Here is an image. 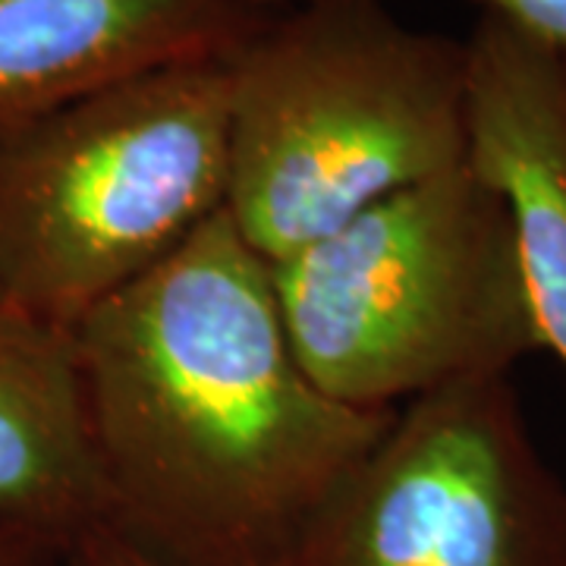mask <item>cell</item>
I'll return each mask as SVG.
<instances>
[{
    "instance_id": "cell-8",
    "label": "cell",
    "mask_w": 566,
    "mask_h": 566,
    "mask_svg": "<svg viewBox=\"0 0 566 566\" xmlns=\"http://www.w3.org/2000/svg\"><path fill=\"white\" fill-rule=\"evenodd\" d=\"M0 520L70 545L104 523L66 327L0 300Z\"/></svg>"
},
{
    "instance_id": "cell-4",
    "label": "cell",
    "mask_w": 566,
    "mask_h": 566,
    "mask_svg": "<svg viewBox=\"0 0 566 566\" xmlns=\"http://www.w3.org/2000/svg\"><path fill=\"white\" fill-rule=\"evenodd\" d=\"M227 54L0 129V300L73 327L227 205Z\"/></svg>"
},
{
    "instance_id": "cell-3",
    "label": "cell",
    "mask_w": 566,
    "mask_h": 566,
    "mask_svg": "<svg viewBox=\"0 0 566 566\" xmlns=\"http://www.w3.org/2000/svg\"><path fill=\"white\" fill-rule=\"evenodd\" d=\"M308 378L356 409H400L538 353L504 199L469 161L406 186L271 262Z\"/></svg>"
},
{
    "instance_id": "cell-12",
    "label": "cell",
    "mask_w": 566,
    "mask_h": 566,
    "mask_svg": "<svg viewBox=\"0 0 566 566\" xmlns=\"http://www.w3.org/2000/svg\"><path fill=\"white\" fill-rule=\"evenodd\" d=\"M268 3H274V7H281V3H290V0H268Z\"/></svg>"
},
{
    "instance_id": "cell-2",
    "label": "cell",
    "mask_w": 566,
    "mask_h": 566,
    "mask_svg": "<svg viewBox=\"0 0 566 566\" xmlns=\"http://www.w3.org/2000/svg\"><path fill=\"white\" fill-rule=\"evenodd\" d=\"M227 205L268 262L463 167L465 41L385 0H290L227 51Z\"/></svg>"
},
{
    "instance_id": "cell-5",
    "label": "cell",
    "mask_w": 566,
    "mask_h": 566,
    "mask_svg": "<svg viewBox=\"0 0 566 566\" xmlns=\"http://www.w3.org/2000/svg\"><path fill=\"white\" fill-rule=\"evenodd\" d=\"M277 566H566V485L510 375L400 406Z\"/></svg>"
},
{
    "instance_id": "cell-10",
    "label": "cell",
    "mask_w": 566,
    "mask_h": 566,
    "mask_svg": "<svg viewBox=\"0 0 566 566\" xmlns=\"http://www.w3.org/2000/svg\"><path fill=\"white\" fill-rule=\"evenodd\" d=\"M57 566H174L148 547L123 535L120 528L95 523L63 547Z\"/></svg>"
},
{
    "instance_id": "cell-11",
    "label": "cell",
    "mask_w": 566,
    "mask_h": 566,
    "mask_svg": "<svg viewBox=\"0 0 566 566\" xmlns=\"http://www.w3.org/2000/svg\"><path fill=\"white\" fill-rule=\"evenodd\" d=\"M66 545L0 520V566H57Z\"/></svg>"
},
{
    "instance_id": "cell-1",
    "label": "cell",
    "mask_w": 566,
    "mask_h": 566,
    "mask_svg": "<svg viewBox=\"0 0 566 566\" xmlns=\"http://www.w3.org/2000/svg\"><path fill=\"white\" fill-rule=\"evenodd\" d=\"M104 523L174 566H277L397 409L337 403L227 211L70 327Z\"/></svg>"
},
{
    "instance_id": "cell-9",
    "label": "cell",
    "mask_w": 566,
    "mask_h": 566,
    "mask_svg": "<svg viewBox=\"0 0 566 566\" xmlns=\"http://www.w3.org/2000/svg\"><path fill=\"white\" fill-rule=\"evenodd\" d=\"M485 17L513 25L566 57V0H469Z\"/></svg>"
},
{
    "instance_id": "cell-7",
    "label": "cell",
    "mask_w": 566,
    "mask_h": 566,
    "mask_svg": "<svg viewBox=\"0 0 566 566\" xmlns=\"http://www.w3.org/2000/svg\"><path fill=\"white\" fill-rule=\"evenodd\" d=\"M268 0H0V129L142 73L227 54Z\"/></svg>"
},
{
    "instance_id": "cell-6",
    "label": "cell",
    "mask_w": 566,
    "mask_h": 566,
    "mask_svg": "<svg viewBox=\"0 0 566 566\" xmlns=\"http://www.w3.org/2000/svg\"><path fill=\"white\" fill-rule=\"evenodd\" d=\"M465 139L506 205L538 346L566 371V57L482 13L465 39Z\"/></svg>"
}]
</instances>
